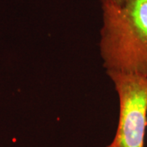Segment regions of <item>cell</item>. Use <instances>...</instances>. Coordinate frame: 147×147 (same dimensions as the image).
Wrapping results in <instances>:
<instances>
[{"mask_svg": "<svg viewBox=\"0 0 147 147\" xmlns=\"http://www.w3.org/2000/svg\"><path fill=\"white\" fill-rule=\"evenodd\" d=\"M122 8L134 30L147 42V0H127Z\"/></svg>", "mask_w": 147, "mask_h": 147, "instance_id": "3", "label": "cell"}, {"mask_svg": "<svg viewBox=\"0 0 147 147\" xmlns=\"http://www.w3.org/2000/svg\"><path fill=\"white\" fill-rule=\"evenodd\" d=\"M101 5L104 4H112V5L123 7L125 4L127 0H99Z\"/></svg>", "mask_w": 147, "mask_h": 147, "instance_id": "4", "label": "cell"}, {"mask_svg": "<svg viewBox=\"0 0 147 147\" xmlns=\"http://www.w3.org/2000/svg\"><path fill=\"white\" fill-rule=\"evenodd\" d=\"M119 98V121L115 137L105 147H145L147 131V78L106 72Z\"/></svg>", "mask_w": 147, "mask_h": 147, "instance_id": "2", "label": "cell"}, {"mask_svg": "<svg viewBox=\"0 0 147 147\" xmlns=\"http://www.w3.org/2000/svg\"><path fill=\"white\" fill-rule=\"evenodd\" d=\"M99 50L105 72L147 78V43L137 34L122 7L104 4Z\"/></svg>", "mask_w": 147, "mask_h": 147, "instance_id": "1", "label": "cell"}]
</instances>
